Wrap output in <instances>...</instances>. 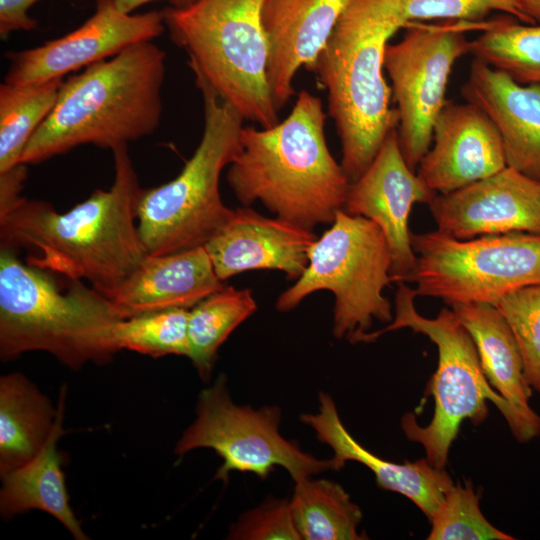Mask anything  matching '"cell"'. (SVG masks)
Listing matches in <instances>:
<instances>
[{
	"instance_id": "10",
	"label": "cell",
	"mask_w": 540,
	"mask_h": 540,
	"mask_svg": "<svg viewBox=\"0 0 540 540\" xmlns=\"http://www.w3.org/2000/svg\"><path fill=\"white\" fill-rule=\"evenodd\" d=\"M416 264L407 282L417 296L494 304L505 294L540 285V236L508 233L459 240L439 231L411 233Z\"/></svg>"
},
{
	"instance_id": "3",
	"label": "cell",
	"mask_w": 540,
	"mask_h": 540,
	"mask_svg": "<svg viewBox=\"0 0 540 540\" xmlns=\"http://www.w3.org/2000/svg\"><path fill=\"white\" fill-rule=\"evenodd\" d=\"M165 72L166 53L148 41L69 77L21 163L37 164L86 144L113 150L153 134L162 117Z\"/></svg>"
},
{
	"instance_id": "17",
	"label": "cell",
	"mask_w": 540,
	"mask_h": 540,
	"mask_svg": "<svg viewBox=\"0 0 540 540\" xmlns=\"http://www.w3.org/2000/svg\"><path fill=\"white\" fill-rule=\"evenodd\" d=\"M316 239L312 230L242 206L233 209L204 248L222 282L261 269L279 270L288 280H297L308 265V252Z\"/></svg>"
},
{
	"instance_id": "5",
	"label": "cell",
	"mask_w": 540,
	"mask_h": 540,
	"mask_svg": "<svg viewBox=\"0 0 540 540\" xmlns=\"http://www.w3.org/2000/svg\"><path fill=\"white\" fill-rule=\"evenodd\" d=\"M125 317L93 287L74 280L61 292L43 270L0 251V358L44 351L77 370L104 364L119 352L114 328Z\"/></svg>"
},
{
	"instance_id": "26",
	"label": "cell",
	"mask_w": 540,
	"mask_h": 540,
	"mask_svg": "<svg viewBox=\"0 0 540 540\" xmlns=\"http://www.w3.org/2000/svg\"><path fill=\"white\" fill-rule=\"evenodd\" d=\"M257 309L250 289L224 286L189 309L188 358L200 377L210 378L219 347Z\"/></svg>"
},
{
	"instance_id": "11",
	"label": "cell",
	"mask_w": 540,
	"mask_h": 540,
	"mask_svg": "<svg viewBox=\"0 0 540 540\" xmlns=\"http://www.w3.org/2000/svg\"><path fill=\"white\" fill-rule=\"evenodd\" d=\"M280 421L277 406L254 409L236 405L225 377L219 376L199 394L195 420L174 451L182 456L198 448L214 450L223 460L214 479L223 482L233 471L253 473L264 480L276 466L284 468L294 482L327 470L339 471L333 458L317 459L282 437Z\"/></svg>"
},
{
	"instance_id": "1",
	"label": "cell",
	"mask_w": 540,
	"mask_h": 540,
	"mask_svg": "<svg viewBox=\"0 0 540 540\" xmlns=\"http://www.w3.org/2000/svg\"><path fill=\"white\" fill-rule=\"evenodd\" d=\"M112 153L109 189L95 190L64 213L46 201L23 198L0 217L1 247L30 250L27 264L72 281L84 279L99 293L123 281L148 255L137 222L143 188L127 145Z\"/></svg>"
},
{
	"instance_id": "19",
	"label": "cell",
	"mask_w": 540,
	"mask_h": 540,
	"mask_svg": "<svg viewBox=\"0 0 540 540\" xmlns=\"http://www.w3.org/2000/svg\"><path fill=\"white\" fill-rule=\"evenodd\" d=\"M497 128L506 164L540 183V85H521L474 58L461 88Z\"/></svg>"
},
{
	"instance_id": "31",
	"label": "cell",
	"mask_w": 540,
	"mask_h": 540,
	"mask_svg": "<svg viewBox=\"0 0 540 540\" xmlns=\"http://www.w3.org/2000/svg\"><path fill=\"white\" fill-rule=\"evenodd\" d=\"M493 305L516 340L527 382L540 395V285L511 291Z\"/></svg>"
},
{
	"instance_id": "32",
	"label": "cell",
	"mask_w": 540,
	"mask_h": 540,
	"mask_svg": "<svg viewBox=\"0 0 540 540\" xmlns=\"http://www.w3.org/2000/svg\"><path fill=\"white\" fill-rule=\"evenodd\" d=\"M408 22L442 19L480 23L492 11L510 14L526 24H535L520 9L517 0H400Z\"/></svg>"
},
{
	"instance_id": "7",
	"label": "cell",
	"mask_w": 540,
	"mask_h": 540,
	"mask_svg": "<svg viewBox=\"0 0 540 540\" xmlns=\"http://www.w3.org/2000/svg\"><path fill=\"white\" fill-rule=\"evenodd\" d=\"M265 0H196L163 10L171 39L185 50L196 82L208 85L244 120L279 122L267 80Z\"/></svg>"
},
{
	"instance_id": "34",
	"label": "cell",
	"mask_w": 540,
	"mask_h": 540,
	"mask_svg": "<svg viewBox=\"0 0 540 540\" xmlns=\"http://www.w3.org/2000/svg\"><path fill=\"white\" fill-rule=\"evenodd\" d=\"M40 0H0V35L6 38L14 31H30L37 28V21L28 14L29 9Z\"/></svg>"
},
{
	"instance_id": "2",
	"label": "cell",
	"mask_w": 540,
	"mask_h": 540,
	"mask_svg": "<svg viewBox=\"0 0 540 540\" xmlns=\"http://www.w3.org/2000/svg\"><path fill=\"white\" fill-rule=\"evenodd\" d=\"M320 98L303 90L282 122L243 127L226 179L242 206L259 201L277 217L312 230L344 209L350 180L331 155Z\"/></svg>"
},
{
	"instance_id": "8",
	"label": "cell",
	"mask_w": 540,
	"mask_h": 540,
	"mask_svg": "<svg viewBox=\"0 0 540 540\" xmlns=\"http://www.w3.org/2000/svg\"><path fill=\"white\" fill-rule=\"evenodd\" d=\"M196 85L204 103L199 145L176 178L143 189L138 202V230L148 255L204 246L233 212L222 201L219 183L240 149L244 118L208 85Z\"/></svg>"
},
{
	"instance_id": "25",
	"label": "cell",
	"mask_w": 540,
	"mask_h": 540,
	"mask_svg": "<svg viewBox=\"0 0 540 540\" xmlns=\"http://www.w3.org/2000/svg\"><path fill=\"white\" fill-rule=\"evenodd\" d=\"M289 500L295 527L304 540H360L362 512L346 491L327 479L303 478L294 482Z\"/></svg>"
},
{
	"instance_id": "13",
	"label": "cell",
	"mask_w": 540,
	"mask_h": 540,
	"mask_svg": "<svg viewBox=\"0 0 540 540\" xmlns=\"http://www.w3.org/2000/svg\"><path fill=\"white\" fill-rule=\"evenodd\" d=\"M165 28L163 11L124 13L115 0H97L93 15L70 33L31 49L6 53L9 65L4 82L26 84L63 78L134 44L152 41Z\"/></svg>"
},
{
	"instance_id": "9",
	"label": "cell",
	"mask_w": 540,
	"mask_h": 540,
	"mask_svg": "<svg viewBox=\"0 0 540 540\" xmlns=\"http://www.w3.org/2000/svg\"><path fill=\"white\" fill-rule=\"evenodd\" d=\"M391 266V252L380 227L342 209L311 245L305 271L280 294L276 309L288 312L313 292L328 290L335 297L333 335L365 343L374 320H393L391 303L383 294L393 282Z\"/></svg>"
},
{
	"instance_id": "4",
	"label": "cell",
	"mask_w": 540,
	"mask_h": 540,
	"mask_svg": "<svg viewBox=\"0 0 540 540\" xmlns=\"http://www.w3.org/2000/svg\"><path fill=\"white\" fill-rule=\"evenodd\" d=\"M407 23L400 0H350L311 68L327 90L341 166L350 182L363 174L398 125L384 57L390 38Z\"/></svg>"
},
{
	"instance_id": "20",
	"label": "cell",
	"mask_w": 540,
	"mask_h": 540,
	"mask_svg": "<svg viewBox=\"0 0 540 540\" xmlns=\"http://www.w3.org/2000/svg\"><path fill=\"white\" fill-rule=\"evenodd\" d=\"M224 287L204 246L165 255H147L114 288L101 292L125 317L190 309Z\"/></svg>"
},
{
	"instance_id": "14",
	"label": "cell",
	"mask_w": 540,
	"mask_h": 540,
	"mask_svg": "<svg viewBox=\"0 0 540 540\" xmlns=\"http://www.w3.org/2000/svg\"><path fill=\"white\" fill-rule=\"evenodd\" d=\"M436 195L407 165L397 129L388 133L371 164L350 184L344 210L380 227L391 252L393 282L406 283L416 264L409 230L411 209L416 203L429 204Z\"/></svg>"
},
{
	"instance_id": "24",
	"label": "cell",
	"mask_w": 540,
	"mask_h": 540,
	"mask_svg": "<svg viewBox=\"0 0 540 540\" xmlns=\"http://www.w3.org/2000/svg\"><path fill=\"white\" fill-rule=\"evenodd\" d=\"M57 416L49 398L21 373L0 378V475L24 465L42 449Z\"/></svg>"
},
{
	"instance_id": "35",
	"label": "cell",
	"mask_w": 540,
	"mask_h": 540,
	"mask_svg": "<svg viewBox=\"0 0 540 540\" xmlns=\"http://www.w3.org/2000/svg\"><path fill=\"white\" fill-rule=\"evenodd\" d=\"M27 178V165L20 163L0 172V217L11 211L22 199L23 183Z\"/></svg>"
},
{
	"instance_id": "6",
	"label": "cell",
	"mask_w": 540,
	"mask_h": 540,
	"mask_svg": "<svg viewBox=\"0 0 540 540\" xmlns=\"http://www.w3.org/2000/svg\"><path fill=\"white\" fill-rule=\"evenodd\" d=\"M398 284L392 322L370 332L365 343L386 332L410 328L426 335L437 346L438 367L430 384L435 400L433 418L422 427L412 413L405 414L401 427L408 440L420 443L426 459L436 468L444 469L461 423L469 419L475 425L481 424L488 414L487 400L497 406L517 441L526 443L540 436V427L521 416L489 384L475 342L454 311L443 308L435 318L424 317L415 307V290L405 282Z\"/></svg>"
},
{
	"instance_id": "33",
	"label": "cell",
	"mask_w": 540,
	"mask_h": 540,
	"mask_svg": "<svg viewBox=\"0 0 540 540\" xmlns=\"http://www.w3.org/2000/svg\"><path fill=\"white\" fill-rule=\"evenodd\" d=\"M228 539L300 540L288 499L268 497L262 504L243 513L230 527Z\"/></svg>"
},
{
	"instance_id": "36",
	"label": "cell",
	"mask_w": 540,
	"mask_h": 540,
	"mask_svg": "<svg viewBox=\"0 0 540 540\" xmlns=\"http://www.w3.org/2000/svg\"><path fill=\"white\" fill-rule=\"evenodd\" d=\"M153 1H160V0H115V4L120 11L124 13H132L134 10L138 9L139 7ZM167 1L173 4L174 5L173 7H183V6L193 3L196 0H167Z\"/></svg>"
},
{
	"instance_id": "27",
	"label": "cell",
	"mask_w": 540,
	"mask_h": 540,
	"mask_svg": "<svg viewBox=\"0 0 540 540\" xmlns=\"http://www.w3.org/2000/svg\"><path fill=\"white\" fill-rule=\"evenodd\" d=\"M63 79L0 85V172L21 163L24 149L52 111Z\"/></svg>"
},
{
	"instance_id": "29",
	"label": "cell",
	"mask_w": 540,
	"mask_h": 540,
	"mask_svg": "<svg viewBox=\"0 0 540 540\" xmlns=\"http://www.w3.org/2000/svg\"><path fill=\"white\" fill-rule=\"evenodd\" d=\"M188 314L189 309L173 308L122 319L114 328L115 346L153 358L188 357Z\"/></svg>"
},
{
	"instance_id": "37",
	"label": "cell",
	"mask_w": 540,
	"mask_h": 540,
	"mask_svg": "<svg viewBox=\"0 0 540 540\" xmlns=\"http://www.w3.org/2000/svg\"><path fill=\"white\" fill-rule=\"evenodd\" d=\"M521 11L535 24H540V0H517Z\"/></svg>"
},
{
	"instance_id": "21",
	"label": "cell",
	"mask_w": 540,
	"mask_h": 540,
	"mask_svg": "<svg viewBox=\"0 0 540 540\" xmlns=\"http://www.w3.org/2000/svg\"><path fill=\"white\" fill-rule=\"evenodd\" d=\"M300 419L313 429L320 442L332 449L339 470L347 461L365 465L375 475L380 488L409 498L429 519L453 485L448 473L433 466L426 458L398 464L384 460L361 446L344 427L336 405L327 393L319 394L317 413L302 414Z\"/></svg>"
},
{
	"instance_id": "16",
	"label": "cell",
	"mask_w": 540,
	"mask_h": 540,
	"mask_svg": "<svg viewBox=\"0 0 540 540\" xmlns=\"http://www.w3.org/2000/svg\"><path fill=\"white\" fill-rule=\"evenodd\" d=\"M433 145L417 174L437 194H446L507 167L500 134L476 105L446 101L433 127Z\"/></svg>"
},
{
	"instance_id": "15",
	"label": "cell",
	"mask_w": 540,
	"mask_h": 540,
	"mask_svg": "<svg viewBox=\"0 0 540 540\" xmlns=\"http://www.w3.org/2000/svg\"><path fill=\"white\" fill-rule=\"evenodd\" d=\"M437 231L459 240L508 233L540 236V183L513 168L428 204Z\"/></svg>"
},
{
	"instance_id": "23",
	"label": "cell",
	"mask_w": 540,
	"mask_h": 540,
	"mask_svg": "<svg viewBox=\"0 0 540 540\" xmlns=\"http://www.w3.org/2000/svg\"><path fill=\"white\" fill-rule=\"evenodd\" d=\"M471 334L489 384L526 420L540 427V415L530 406L532 388L526 380L522 356L512 331L490 303L450 305Z\"/></svg>"
},
{
	"instance_id": "18",
	"label": "cell",
	"mask_w": 540,
	"mask_h": 540,
	"mask_svg": "<svg viewBox=\"0 0 540 540\" xmlns=\"http://www.w3.org/2000/svg\"><path fill=\"white\" fill-rule=\"evenodd\" d=\"M350 0H265L262 23L268 41L267 80L276 109L294 94L301 67L311 70Z\"/></svg>"
},
{
	"instance_id": "28",
	"label": "cell",
	"mask_w": 540,
	"mask_h": 540,
	"mask_svg": "<svg viewBox=\"0 0 540 540\" xmlns=\"http://www.w3.org/2000/svg\"><path fill=\"white\" fill-rule=\"evenodd\" d=\"M471 54L521 85H540V24L492 21L472 41Z\"/></svg>"
},
{
	"instance_id": "30",
	"label": "cell",
	"mask_w": 540,
	"mask_h": 540,
	"mask_svg": "<svg viewBox=\"0 0 540 540\" xmlns=\"http://www.w3.org/2000/svg\"><path fill=\"white\" fill-rule=\"evenodd\" d=\"M428 540H513L492 526L479 507V496L470 483L452 485L438 510L429 519Z\"/></svg>"
},
{
	"instance_id": "22",
	"label": "cell",
	"mask_w": 540,
	"mask_h": 540,
	"mask_svg": "<svg viewBox=\"0 0 540 540\" xmlns=\"http://www.w3.org/2000/svg\"><path fill=\"white\" fill-rule=\"evenodd\" d=\"M67 388L63 385L57 402L52 432L38 454L24 465L1 476L0 514L3 519L39 510L60 522L76 540H87L69 502L63 456L57 442L64 434L63 419Z\"/></svg>"
},
{
	"instance_id": "12",
	"label": "cell",
	"mask_w": 540,
	"mask_h": 540,
	"mask_svg": "<svg viewBox=\"0 0 540 540\" xmlns=\"http://www.w3.org/2000/svg\"><path fill=\"white\" fill-rule=\"evenodd\" d=\"M489 22L442 24L408 22L402 39L385 50L384 69L398 114V141L407 165L415 171L431 147L433 127L446 103L445 93L455 62L470 53L466 32Z\"/></svg>"
}]
</instances>
